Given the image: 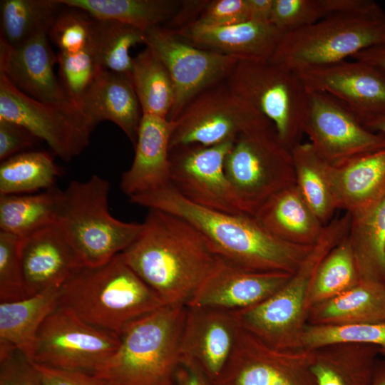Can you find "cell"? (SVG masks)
Here are the masks:
<instances>
[{
  "label": "cell",
  "mask_w": 385,
  "mask_h": 385,
  "mask_svg": "<svg viewBox=\"0 0 385 385\" xmlns=\"http://www.w3.org/2000/svg\"><path fill=\"white\" fill-rule=\"evenodd\" d=\"M135 240L120 253L126 264L165 305H186L218 256L191 224L149 209Z\"/></svg>",
  "instance_id": "obj_1"
},
{
  "label": "cell",
  "mask_w": 385,
  "mask_h": 385,
  "mask_svg": "<svg viewBox=\"0 0 385 385\" xmlns=\"http://www.w3.org/2000/svg\"><path fill=\"white\" fill-rule=\"evenodd\" d=\"M129 198L134 204L185 220L206 238L218 257L247 270L294 274L314 247L278 239L253 215L225 213L197 205L171 184Z\"/></svg>",
  "instance_id": "obj_2"
},
{
  "label": "cell",
  "mask_w": 385,
  "mask_h": 385,
  "mask_svg": "<svg viewBox=\"0 0 385 385\" xmlns=\"http://www.w3.org/2000/svg\"><path fill=\"white\" fill-rule=\"evenodd\" d=\"M60 292L61 305L119 336L128 324L165 305L120 254L100 266L83 268Z\"/></svg>",
  "instance_id": "obj_3"
},
{
  "label": "cell",
  "mask_w": 385,
  "mask_h": 385,
  "mask_svg": "<svg viewBox=\"0 0 385 385\" xmlns=\"http://www.w3.org/2000/svg\"><path fill=\"white\" fill-rule=\"evenodd\" d=\"M186 312V305H164L128 324L95 375L109 385H174Z\"/></svg>",
  "instance_id": "obj_4"
},
{
  "label": "cell",
  "mask_w": 385,
  "mask_h": 385,
  "mask_svg": "<svg viewBox=\"0 0 385 385\" xmlns=\"http://www.w3.org/2000/svg\"><path fill=\"white\" fill-rule=\"evenodd\" d=\"M350 219L346 212L324 225L319 240L299 268L274 294L259 304L232 312L239 325L273 348H302L312 282L324 258L347 235Z\"/></svg>",
  "instance_id": "obj_5"
},
{
  "label": "cell",
  "mask_w": 385,
  "mask_h": 385,
  "mask_svg": "<svg viewBox=\"0 0 385 385\" xmlns=\"http://www.w3.org/2000/svg\"><path fill=\"white\" fill-rule=\"evenodd\" d=\"M109 191L108 181L93 175L71 181L62 192L56 223L86 267L100 266L120 254L143 227L110 213Z\"/></svg>",
  "instance_id": "obj_6"
},
{
  "label": "cell",
  "mask_w": 385,
  "mask_h": 385,
  "mask_svg": "<svg viewBox=\"0 0 385 385\" xmlns=\"http://www.w3.org/2000/svg\"><path fill=\"white\" fill-rule=\"evenodd\" d=\"M381 45H385V12L376 3L284 34L269 61L298 71L344 61Z\"/></svg>",
  "instance_id": "obj_7"
},
{
  "label": "cell",
  "mask_w": 385,
  "mask_h": 385,
  "mask_svg": "<svg viewBox=\"0 0 385 385\" xmlns=\"http://www.w3.org/2000/svg\"><path fill=\"white\" fill-rule=\"evenodd\" d=\"M224 170L250 215L270 197L295 184L292 151L280 141L267 119L235 140L225 157Z\"/></svg>",
  "instance_id": "obj_8"
},
{
  "label": "cell",
  "mask_w": 385,
  "mask_h": 385,
  "mask_svg": "<svg viewBox=\"0 0 385 385\" xmlns=\"http://www.w3.org/2000/svg\"><path fill=\"white\" fill-rule=\"evenodd\" d=\"M225 82L272 123L284 146L292 150L302 142L309 93L295 71L269 61L242 60Z\"/></svg>",
  "instance_id": "obj_9"
},
{
  "label": "cell",
  "mask_w": 385,
  "mask_h": 385,
  "mask_svg": "<svg viewBox=\"0 0 385 385\" xmlns=\"http://www.w3.org/2000/svg\"><path fill=\"white\" fill-rule=\"evenodd\" d=\"M120 336L81 319L59 304L37 334L35 364L66 371L96 374L115 355Z\"/></svg>",
  "instance_id": "obj_10"
},
{
  "label": "cell",
  "mask_w": 385,
  "mask_h": 385,
  "mask_svg": "<svg viewBox=\"0 0 385 385\" xmlns=\"http://www.w3.org/2000/svg\"><path fill=\"white\" fill-rule=\"evenodd\" d=\"M265 119L222 81L196 96L172 121L170 151L190 145L211 146L235 141Z\"/></svg>",
  "instance_id": "obj_11"
},
{
  "label": "cell",
  "mask_w": 385,
  "mask_h": 385,
  "mask_svg": "<svg viewBox=\"0 0 385 385\" xmlns=\"http://www.w3.org/2000/svg\"><path fill=\"white\" fill-rule=\"evenodd\" d=\"M0 119L23 126L67 162L88 145L93 131L77 106L37 101L17 89L1 73Z\"/></svg>",
  "instance_id": "obj_12"
},
{
  "label": "cell",
  "mask_w": 385,
  "mask_h": 385,
  "mask_svg": "<svg viewBox=\"0 0 385 385\" xmlns=\"http://www.w3.org/2000/svg\"><path fill=\"white\" fill-rule=\"evenodd\" d=\"M150 47L167 68L175 88L168 120L174 121L186 105L203 91L225 81L242 58L202 48L163 26L145 32Z\"/></svg>",
  "instance_id": "obj_13"
},
{
  "label": "cell",
  "mask_w": 385,
  "mask_h": 385,
  "mask_svg": "<svg viewBox=\"0 0 385 385\" xmlns=\"http://www.w3.org/2000/svg\"><path fill=\"white\" fill-rule=\"evenodd\" d=\"M233 142L211 146L190 145L170 150V184L185 199L201 207L247 214L224 170Z\"/></svg>",
  "instance_id": "obj_14"
},
{
  "label": "cell",
  "mask_w": 385,
  "mask_h": 385,
  "mask_svg": "<svg viewBox=\"0 0 385 385\" xmlns=\"http://www.w3.org/2000/svg\"><path fill=\"white\" fill-rule=\"evenodd\" d=\"M312 350L273 348L240 326L231 356L214 385H317Z\"/></svg>",
  "instance_id": "obj_15"
},
{
  "label": "cell",
  "mask_w": 385,
  "mask_h": 385,
  "mask_svg": "<svg viewBox=\"0 0 385 385\" xmlns=\"http://www.w3.org/2000/svg\"><path fill=\"white\" fill-rule=\"evenodd\" d=\"M309 109L304 134L316 153L332 166L385 149V135L367 129L332 97L309 92Z\"/></svg>",
  "instance_id": "obj_16"
},
{
  "label": "cell",
  "mask_w": 385,
  "mask_h": 385,
  "mask_svg": "<svg viewBox=\"0 0 385 385\" xmlns=\"http://www.w3.org/2000/svg\"><path fill=\"white\" fill-rule=\"evenodd\" d=\"M295 72L309 92L332 97L362 124L385 114V71L376 66L344 60Z\"/></svg>",
  "instance_id": "obj_17"
},
{
  "label": "cell",
  "mask_w": 385,
  "mask_h": 385,
  "mask_svg": "<svg viewBox=\"0 0 385 385\" xmlns=\"http://www.w3.org/2000/svg\"><path fill=\"white\" fill-rule=\"evenodd\" d=\"M292 274L253 271L218 257L215 267L187 306L239 311L259 304L274 294Z\"/></svg>",
  "instance_id": "obj_18"
},
{
  "label": "cell",
  "mask_w": 385,
  "mask_h": 385,
  "mask_svg": "<svg viewBox=\"0 0 385 385\" xmlns=\"http://www.w3.org/2000/svg\"><path fill=\"white\" fill-rule=\"evenodd\" d=\"M239 328L232 312L187 306L180 359L194 363L214 383L231 356Z\"/></svg>",
  "instance_id": "obj_19"
},
{
  "label": "cell",
  "mask_w": 385,
  "mask_h": 385,
  "mask_svg": "<svg viewBox=\"0 0 385 385\" xmlns=\"http://www.w3.org/2000/svg\"><path fill=\"white\" fill-rule=\"evenodd\" d=\"M56 63L46 31L14 46L0 39V73L17 89L43 103L73 104L54 73Z\"/></svg>",
  "instance_id": "obj_20"
},
{
  "label": "cell",
  "mask_w": 385,
  "mask_h": 385,
  "mask_svg": "<svg viewBox=\"0 0 385 385\" xmlns=\"http://www.w3.org/2000/svg\"><path fill=\"white\" fill-rule=\"evenodd\" d=\"M20 255L29 296L61 288L86 267L56 222L21 238Z\"/></svg>",
  "instance_id": "obj_21"
},
{
  "label": "cell",
  "mask_w": 385,
  "mask_h": 385,
  "mask_svg": "<svg viewBox=\"0 0 385 385\" xmlns=\"http://www.w3.org/2000/svg\"><path fill=\"white\" fill-rule=\"evenodd\" d=\"M174 123L143 114L130 168L121 178L120 188L129 197L170 184V140Z\"/></svg>",
  "instance_id": "obj_22"
},
{
  "label": "cell",
  "mask_w": 385,
  "mask_h": 385,
  "mask_svg": "<svg viewBox=\"0 0 385 385\" xmlns=\"http://www.w3.org/2000/svg\"><path fill=\"white\" fill-rule=\"evenodd\" d=\"M77 106L93 130L109 120L135 145L143 113L130 74L101 71Z\"/></svg>",
  "instance_id": "obj_23"
},
{
  "label": "cell",
  "mask_w": 385,
  "mask_h": 385,
  "mask_svg": "<svg viewBox=\"0 0 385 385\" xmlns=\"http://www.w3.org/2000/svg\"><path fill=\"white\" fill-rule=\"evenodd\" d=\"M174 32L197 47L253 61H269L284 34L270 22L253 21L217 28L190 25Z\"/></svg>",
  "instance_id": "obj_24"
},
{
  "label": "cell",
  "mask_w": 385,
  "mask_h": 385,
  "mask_svg": "<svg viewBox=\"0 0 385 385\" xmlns=\"http://www.w3.org/2000/svg\"><path fill=\"white\" fill-rule=\"evenodd\" d=\"M325 172L338 209L352 213L385 198V149L341 165L326 163Z\"/></svg>",
  "instance_id": "obj_25"
},
{
  "label": "cell",
  "mask_w": 385,
  "mask_h": 385,
  "mask_svg": "<svg viewBox=\"0 0 385 385\" xmlns=\"http://www.w3.org/2000/svg\"><path fill=\"white\" fill-rule=\"evenodd\" d=\"M253 216L274 237L299 246H314L324 227L295 184L270 197Z\"/></svg>",
  "instance_id": "obj_26"
},
{
  "label": "cell",
  "mask_w": 385,
  "mask_h": 385,
  "mask_svg": "<svg viewBox=\"0 0 385 385\" xmlns=\"http://www.w3.org/2000/svg\"><path fill=\"white\" fill-rule=\"evenodd\" d=\"M380 349L364 344H337L312 350L317 385H371Z\"/></svg>",
  "instance_id": "obj_27"
},
{
  "label": "cell",
  "mask_w": 385,
  "mask_h": 385,
  "mask_svg": "<svg viewBox=\"0 0 385 385\" xmlns=\"http://www.w3.org/2000/svg\"><path fill=\"white\" fill-rule=\"evenodd\" d=\"M385 322V283L360 279L344 292L314 305L309 324H377Z\"/></svg>",
  "instance_id": "obj_28"
},
{
  "label": "cell",
  "mask_w": 385,
  "mask_h": 385,
  "mask_svg": "<svg viewBox=\"0 0 385 385\" xmlns=\"http://www.w3.org/2000/svg\"><path fill=\"white\" fill-rule=\"evenodd\" d=\"M61 288L19 301L0 302V344L14 347L32 361L37 334L47 317L60 304Z\"/></svg>",
  "instance_id": "obj_29"
},
{
  "label": "cell",
  "mask_w": 385,
  "mask_h": 385,
  "mask_svg": "<svg viewBox=\"0 0 385 385\" xmlns=\"http://www.w3.org/2000/svg\"><path fill=\"white\" fill-rule=\"evenodd\" d=\"M350 215L347 238L359 279L385 283V198Z\"/></svg>",
  "instance_id": "obj_30"
},
{
  "label": "cell",
  "mask_w": 385,
  "mask_h": 385,
  "mask_svg": "<svg viewBox=\"0 0 385 385\" xmlns=\"http://www.w3.org/2000/svg\"><path fill=\"white\" fill-rule=\"evenodd\" d=\"M63 190L0 195V231L24 238L56 222Z\"/></svg>",
  "instance_id": "obj_31"
},
{
  "label": "cell",
  "mask_w": 385,
  "mask_h": 385,
  "mask_svg": "<svg viewBox=\"0 0 385 385\" xmlns=\"http://www.w3.org/2000/svg\"><path fill=\"white\" fill-rule=\"evenodd\" d=\"M98 19L118 21L145 32L165 24L177 11L178 0H61Z\"/></svg>",
  "instance_id": "obj_32"
},
{
  "label": "cell",
  "mask_w": 385,
  "mask_h": 385,
  "mask_svg": "<svg viewBox=\"0 0 385 385\" xmlns=\"http://www.w3.org/2000/svg\"><path fill=\"white\" fill-rule=\"evenodd\" d=\"M130 77L143 114L168 119L175 102V88L167 68L148 46L133 61Z\"/></svg>",
  "instance_id": "obj_33"
},
{
  "label": "cell",
  "mask_w": 385,
  "mask_h": 385,
  "mask_svg": "<svg viewBox=\"0 0 385 385\" xmlns=\"http://www.w3.org/2000/svg\"><path fill=\"white\" fill-rule=\"evenodd\" d=\"M295 185L320 222L326 225L338 209L326 175V162L311 144L300 143L292 149Z\"/></svg>",
  "instance_id": "obj_34"
},
{
  "label": "cell",
  "mask_w": 385,
  "mask_h": 385,
  "mask_svg": "<svg viewBox=\"0 0 385 385\" xmlns=\"http://www.w3.org/2000/svg\"><path fill=\"white\" fill-rule=\"evenodd\" d=\"M63 6L61 0H1L0 39L14 46L48 33Z\"/></svg>",
  "instance_id": "obj_35"
},
{
  "label": "cell",
  "mask_w": 385,
  "mask_h": 385,
  "mask_svg": "<svg viewBox=\"0 0 385 385\" xmlns=\"http://www.w3.org/2000/svg\"><path fill=\"white\" fill-rule=\"evenodd\" d=\"M60 171L43 151L21 152L1 162L0 195L46 190L54 185Z\"/></svg>",
  "instance_id": "obj_36"
},
{
  "label": "cell",
  "mask_w": 385,
  "mask_h": 385,
  "mask_svg": "<svg viewBox=\"0 0 385 385\" xmlns=\"http://www.w3.org/2000/svg\"><path fill=\"white\" fill-rule=\"evenodd\" d=\"M145 42V32L138 28L94 18L90 48L102 70L130 74L133 61L130 50Z\"/></svg>",
  "instance_id": "obj_37"
},
{
  "label": "cell",
  "mask_w": 385,
  "mask_h": 385,
  "mask_svg": "<svg viewBox=\"0 0 385 385\" xmlns=\"http://www.w3.org/2000/svg\"><path fill=\"white\" fill-rule=\"evenodd\" d=\"M359 275L347 235L324 258L319 266L307 299V310L354 286Z\"/></svg>",
  "instance_id": "obj_38"
},
{
  "label": "cell",
  "mask_w": 385,
  "mask_h": 385,
  "mask_svg": "<svg viewBox=\"0 0 385 385\" xmlns=\"http://www.w3.org/2000/svg\"><path fill=\"white\" fill-rule=\"evenodd\" d=\"M337 344L374 345L385 356V322L306 325L302 339L303 349L314 350Z\"/></svg>",
  "instance_id": "obj_39"
},
{
  "label": "cell",
  "mask_w": 385,
  "mask_h": 385,
  "mask_svg": "<svg viewBox=\"0 0 385 385\" xmlns=\"http://www.w3.org/2000/svg\"><path fill=\"white\" fill-rule=\"evenodd\" d=\"M93 24L94 18L86 11L64 5L47 35L59 52L76 53L91 46Z\"/></svg>",
  "instance_id": "obj_40"
},
{
  "label": "cell",
  "mask_w": 385,
  "mask_h": 385,
  "mask_svg": "<svg viewBox=\"0 0 385 385\" xmlns=\"http://www.w3.org/2000/svg\"><path fill=\"white\" fill-rule=\"evenodd\" d=\"M56 58L59 81L70 101L78 106L103 70L90 47L76 53L58 52Z\"/></svg>",
  "instance_id": "obj_41"
},
{
  "label": "cell",
  "mask_w": 385,
  "mask_h": 385,
  "mask_svg": "<svg viewBox=\"0 0 385 385\" xmlns=\"http://www.w3.org/2000/svg\"><path fill=\"white\" fill-rule=\"evenodd\" d=\"M21 238L0 231V302L19 301L29 297L23 274Z\"/></svg>",
  "instance_id": "obj_42"
},
{
  "label": "cell",
  "mask_w": 385,
  "mask_h": 385,
  "mask_svg": "<svg viewBox=\"0 0 385 385\" xmlns=\"http://www.w3.org/2000/svg\"><path fill=\"white\" fill-rule=\"evenodd\" d=\"M326 16L321 0H274L270 23L286 34L312 25Z\"/></svg>",
  "instance_id": "obj_43"
},
{
  "label": "cell",
  "mask_w": 385,
  "mask_h": 385,
  "mask_svg": "<svg viewBox=\"0 0 385 385\" xmlns=\"http://www.w3.org/2000/svg\"><path fill=\"white\" fill-rule=\"evenodd\" d=\"M0 385H45L34 363L14 347L0 344Z\"/></svg>",
  "instance_id": "obj_44"
},
{
  "label": "cell",
  "mask_w": 385,
  "mask_h": 385,
  "mask_svg": "<svg viewBox=\"0 0 385 385\" xmlns=\"http://www.w3.org/2000/svg\"><path fill=\"white\" fill-rule=\"evenodd\" d=\"M250 21L247 0H208L197 21L191 25L217 28Z\"/></svg>",
  "instance_id": "obj_45"
},
{
  "label": "cell",
  "mask_w": 385,
  "mask_h": 385,
  "mask_svg": "<svg viewBox=\"0 0 385 385\" xmlns=\"http://www.w3.org/2000/svg\"><path fill=\"white\" fill-rule=\"evenodd\" d=\"M38 140L35 135L23 126L0 119L1 161L33 147Z\"/></svg>",
  "instance_id": "obj_46"
},
{
  "label": "cell",
  "mask_w": 385,
  "mask_h": 385,
  "mask_svg": "<svg viewBox=\"0 0 385 385\" xmlns=\"http://www.w3.org/2000/svg\"><path fill=\"white\" fill-rule=\"evenodd\" d=\"M34 364L45 385H109L95 374L57 369L35 363Z\"/></svg>",
  "instance_id": "obj_47"
},
{
  "label": "cell",
  "mask_w": 385,
  "mask_h": 385,
  "mask_svg": "<svg viewBox=\"0 0 385 385\" xmlns=\"http://www.w3.org/2000/svg\"><path fill=\"white\" fill-rule=\"evenodd\" d=\"M208 0H181L180 5L164 27L173 31L182 30L195 23Z\"/></svg>",
  "instance_id": "obj_48"
},
{
  "label": "cell",
  "mask_w": 385,
  "mask_h": 385,
  "mask_svg": "<svg viewBox=\"0 0 385 385\" xmlns=\"http://www.w3.org/2000/svg\"><path fill=\"white\" fill-rule=\"evenodd\" d=\"M174 385H214L213 381L194 363L180 359Z\"/></svg>",
  "instance_id": "obj_49"
},
{
  "label": "cell",
  "mask_w": 385,
  "mask_h": 385,
  "mask_svg": "<svg viewBox=\"0 0 385 385\" xmlns=\"http://www.w3.org/2000/svg\"><path fill=\"white\" fill-rule=\"evenodd\" d=\"M274 0H247L250 21L270 22Z\"/></svg>",
  "instance_id": "obj_50"
},
{
  "label": "cell",
  "mask_w": 385,
  "mask_h": 385,
  "mask_svg": "<svg viewBox=\"0 0 385 385\" xmlns=\"http://www.w3.org/2000/svg\"><path fill=\"white\" fill-rule=\"evenodd\" d=\"M351 58L368 63L385 71V45L364 49Z\"/></svg>",
  "instance_id": "obj_51"
},
{
  "label": "cell",
  "mask_w": 385,
  "mask_h": 385,
  "mask_svg": "<svg viewBox=\"0 0 385 385\" xmlns=\"http://www.w3.org/2000/svg\"><path fill=\"white\" fill-rule=\"evenodd\" d=\"M363 125L372 132L385 135V114L369 119Z\"/></svg>",
  "instance_id": "obj_52"
},
{
  "label": "cell",
  "mask_w": 385,
  "mask_h": 385,
  "mask_svg": "<svg viewBox=\"0 0 385 385\" xmlns=\"http://www.w3.org/2000/svg\"><path fill=\"white\" fill-rule=\"evenodd\" d=\"M371 385H385V356L376 361Z\"/></svg>",
  "instance_id": "obj_53"
}]
</instances>
